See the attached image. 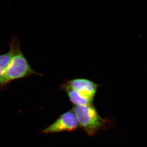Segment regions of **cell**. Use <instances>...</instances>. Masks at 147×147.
<instances>
[{
    "instance_id": "1",
    "label": "cell",
    "mask_w": 147,
    "mask_h": 147,
    "mask_svg": "<svg viewBox=\"0 0 147 147\" xmlns=\"http://www.w3.org/2000/svg\"><path fill=\"white\" fill-rule=\"evenodd\" d=\"M17 36H12L8 52L0 54V81L6 87L11 82L25 79L33 75L43 74L34 70L20 47Z\"/></svg>"
},
{
    "instance_id": "2",
    "label": "cell",
    "mask_w": 147,
    "mask_h": 147,
    "mask_svg": "<svg viewBox=\"0 0 147 147\" xmlns=\"http://www.w3.org/2000/svg\"><path fill=\"white\" fill-rule=\"evenodd\" d=\"M72 110L77 117L79 127L90 136L107 127L110 122L100 117L92 104L74 106Z\"/></svg>"
},
{
    "instance_id": "3",
    "label": "cell",
    "mask_w": 147,
    "mask_h": 147,
    "mask_svg": "<svg viewBox=\"0 0 147 147\" xmlns=\"http://www.w3.org/2000/svg\"><path fill=\"white\" fill-rule=\"evenodd\" d=\"M99 86V85L90 79L77 78L67 80L61 85L60 89L74 90L82 96L94 100Z\"/></svg>"
},
{
    "instance_id": "4",
    "label": "cell",
    "mask_w": 147,
    "mask_h": 147,
    "mask_svg": "<svg viewBox=\"0 0 147 147\" xmlns=\"http://www.w3.org/2000/svg\"><path fill=\"white\" fill-rule=\"evenodd\" d=\"M79 127L77 117L73 110H71L61 115L52 124L42 129L41 132L43 134H53L74 131Z\"/></svg>"
},
{
    "instance_id": "5",
    "label": "cell",
    "mask_w": 147,
    "mask_h": 147,
    "mask_svg": "<svg viewBox=\"0 0 147 147\" xmlns=\"http://www.w3.org/2000/svg\"><path fill=\"white\" fill-rule=\"evenodd\" d=\"M63 90L66 93L69 100L75 106L90 105L92 104L93 101V100L82 96L73 90L65 89Z\"/></svg>"
}]
</instances>
